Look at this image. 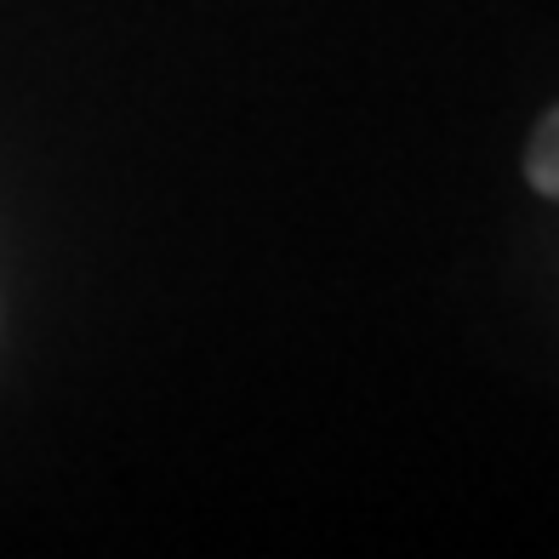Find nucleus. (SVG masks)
Returning a JSON list of instances; mask_svg holds the SVG:
<instances>
[{
	"instance_id": "f257e3e1",
	"label": "nucleus",
	"mask_w": 559,
	"mask_h": 559,
	"mask_svg": "<svg viewBox=\"0 0 559 559\" xmlns=\"http://www.w3.org/2000/svg\"><path fill=\"white\" fill-rule=\"evenodd\" d=\"M525 171H531V189H543L548 200H559V109L537 126V138H531Z\"/></svg>"
}]
</instances>
